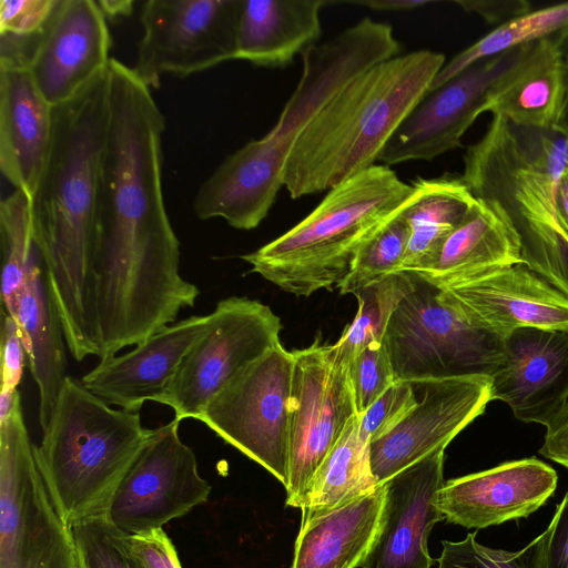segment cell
Returning <instances> with one entry per match:
<instances>
[{"label":"cell","mask_w":568,"mask_h":568,"mask_svg":"<svg viewBox=\"0 0 568 568\" xmlns=\"http://www.w3.org/2000/svg\"><path fill=\"white\" fill-rule=\"evenodd\" d=\"M108 116L109 68L71 100L53 106L49 155L31 196L48 292L77 362L95 356L88 295Z\"/></svg>","instance_id":"2"},{"label":"cell","mask_w":568,"mask_h":568,"mask_svg":"<svg viewBox=\"0 0 568 568\" xmlns=\"http://www.w3.org/2000/svg\"><path fill=\"white\" fill-rule=\"evenodd\" d=\"M60 0H1L0 36L34 39L41 36Z\"/></svg>","instance_id":"39"},{"label":"cell","mask_w":568,"mask_h":568,"mask_svg":"<svg viewBox=\"0 0 568 568\" xmlns=\"http://www.w3.org/2000/svg\"><path fill=\"white\" fill-rule=\"evenodd\" d=\"M0 237L2 253L1 302L10 314L30 264L38 254L31 196L14 190L0 203Z\"/></svg>","instance_id":"33"},{"label":"cell","mask_w":568,"mask_h":568,"mask_svg":"<svg viewBox=\"0 0 568 568\" xmlns=\"http://www.w3.org/2000/svg\"><path fill=\"white\" fill-rule=\"evenodd\" d=\"M164 129L151 89L112 58L88 295L92 336L112 351L175 323L200 294L180 274V242L164 205Z\"/></svg>","instance_id":"1"},{"label":"cell","mask_w":568,"mask_h":568,"mask_svg":"<svg viewBox=\"0 0 568 568\" xmlns=\"http://www.w3.org/2000/svg\"><path fill=\"white\" fill-rule=\"evenodd\" d=\"M539 453L568 469V403L546 426L545 439Z\"/></svg>","instance_id":"44"},{"label":"cell","mask_w":568,"mask_h":568,"mask_svg":"<svg viewBox=\"0 0 568 568\" xmlns=\"http://www.w3.org/2000/svg\"><path fill=\"white\" fill-rule=\"evenodd\" d=\"M294 356L281 344L236 374L199 422L284 486L290 459Z\"/></svg>","instance_id":"10"},{"label":"cell","mask_w":568,"mask_h":568,"mask_svg":"<svg viewBox=\"0 0 568 568\" xmlns=\"http://www.w3.org/2000/svg\"><path fill=\"white\" fill-rule=\"evenodd\" d=\"M557 480L538 458L510 460L444 483L436 501L447 521L486 528L528 517L554 494Z\"/></svg>","instance_id":"21"},{"label":"cell","mask_w":568,"mask_h":568,"mask_svg":"<svg viewBox=\"0 0 568 568\" xmlns=\"http://www.w3.org/2000/svg\"><path fill=\"white\" fill-rule=\"evenodd\" d=\"M444 452L438 449L386 483L382 516L361 568H430L427 547L434 525L445 516L437 506Z\"/></svg>","instance_id":"19"},{"label":"cell","mask_w":568,"mask_h":568,"mask_svg":"<svg viewBox=\"0 0 568 568\" xmlns=\"http://www.w3.org/2000/svg\"><path fill=\"white\" fill-rule=\"evenodd\" d=\"M456 4L466 12H474L489 23L500 24L529 12L530 4L525 0H458Z\"/></svg>","instance_id":"43"},{"label":"cell","mask_w":568,"mask_h":568,"mask_svg":"<svg viewBox=\"0 0 568 568\" xmlns=\"http://www.w3.org/2000/svg\"><path fill=\"white\" fill-rule=\"evenodd\" d=\"M42 432L33 445L36 463L70 528L106 518L119 485L153 434L139 413L115 409L69 375Z\"/></svg>","instance_id":"6"},{"label":"cell","mask_w":568,"mask_h":568,"mask_svg":"<svg viewBox=\"0 0 568 568\" xmlns=\"http://www.w3.org/2000/svg\"><path fill=\"white\" fill-rule=\"evenodd\" d=\"M520 263L521 248L515 229L495 203L476 199L434 262L415 273L438 286Z\"/></svg>","instance_id":"27"},{"label":"cell","mask_w":568,"mask_h":568,"mask_svg":"<svg viewBox=\"0 0 568 568\" xmlns=\"http://www.w3.org/2000/svg\"><path fill=\"white\" fill-rule=\"evenodd\" d=\"M402 205L361 246L349 273L337 286L342 294H354L387 275L403 272L410 231Z\"/></svg>","instance_id":"34"},{"label":"cell","mask_w":568,"mask_h":568,"mask_svg":"<svg viewBox=\"0 0 568 568\" xmlns=\"http://www.w3.org/2000/svg\"><path fill=\"white\" fill-rule=\"evenodd\" d=\"M349 381L356 412L362 415L396 382L383 343L368 346L354 357Z\"/></svg>","instance_id":"37"},{"label":"cell","mask_w":568,"mask_h":568,"mask_svg":"<svg viewBox=\"0 0 568 568\" xmlns=\"http://www.w3.org/2000/svg\"><path fill=\"white\" fill-rule=\"evenodd\" d=\"M349 4L367 7L377 11H407L432 4L429 0H353Z\"/></svg>","instance_id":"45"},{"label":"cell","mask_w":568,"mask_h":568,"mask_svg":"<svg viewBox=\"0 0 568 568\" xmlns=\"http://www.w3.org/2000/svg\"><path fill=\"white\" fill-rule=\"evenodd\" d=\"M412 383L396 381L359 418L362 434L372 442L388 434L417 405Z\"/></svg>","instance_id":"38"},{"label":"cell","mask_w":568,"mask_h":568,"mask_svg":"<svg viewBox=\"0 0 568 568\" xmlns=\"http://www.w3.org/2000/svg\"><path fill=\"white\" fill-rule=\"evenodd\" d=\"M324 0H241L236 57L256 67L283 68L317 44Z\"/></svg>","instance_id":"25"},{"label":"cell","mask_w":568,"mask_h":568,"mask_svg":"<svg viewBox=\"0 0 568 568\" xmlns=\"http://www.w3.org/2000/svg\"><path fill=\"white\" fill-rule=\"evenodd\" d=\"M412 192L389 166L374 164L331 189L290 231L241 258L251 272L295 295L337 287L364 242Z\"/></svg>","instance_id":"7"},{"label":"cell","mask_w":568,"mask_h":568,"mask_svg":"<svg viewBox=\"0 0 568 568\" xmlns=\"http://www.w3.org/2000/svg\"><path fill=\"white\" fill-rule=\"evenodd\" d=\"M19 326L27 362L38 386L43 428L67 375L65 338L48 292L40 252L32 260L10 314Z\"/></svg>","instance_id":"26"},{"label":"cell","mask_w":568,"mask_h":568,"mask_svg":"<svg viewBox=\"0 0 568 568\" xmlns=\"http://www.w3.org/2000/svg\"><path fill=\"white\" fill-rule=\"evenodd\" d=\"M290 459L286 505L301 508L318 467L357 415L349 364L333 345L315 341L292 352Z\"/></svg>","instance_id":"12"},{"label":"cell","mask_w":568,"mask_h":568,"mask_svg":"<svg viewBox=\"0 0 568 568\" xmlns=\"http://www.w3.org/2000/svg\"><path fill=\"white\" fill-rule=\"evenodd\" d=\"M438 568H537V541L517 551L493 549L476 541V532L462 541H443Z\"/></svg>","instance_id":"36"},{"label":"cell","mask_w":568,"mask_h":568,"mask_svg":"<svg viewBox=\"0 0 568 568\" xmlns=\"http://www.w3.org/2000/svg\"><path fill=\"white\" fill-rule=\"evenodd\" d=\"M386 22L364 18L302 53V75L273 129L229 155L199 187L193 209L200 220L223 219L237 230L255 229L284 186V169L302 132L354 78L398 55Z\"/></svg>","instance_id":"3"},{"label":"cell","mask_w":568,"mask_h":568,"mask_svg":"<svg viewBox=\"0 0 568 568\" xmlns=\"http://www.w3.org/2000/svg\"><path fill=\"white\" fill-rule=\"evenodd\" d=\"M437 287L442 303L501 339L519 328L568 332V297L523 263Z\"/></svg>","instance_id":"17"},{"label":"cell","mask_w":568,"mask_h":568,"mask_svg":"<svg viewBox=\"0 0 568 568\" xmlns=\"http://www.w3.org/2000/svg\"><path fill=\"white\" fill-rule=\"evenodd\" d=\"M536 541L537 568H568V493Z\"/></svg>","instance_id":"40"},{"label":"cell","mask_w":568,"mask_h":568,"mask_svg":"<svg viewBox=\"0 0 568 568\" xmlns=\"http://www.w3.org/2000/svg\"><path fill=\"white\" fill-rule=\"evenodd\" d=\"M418 403L388 434L371 443L378 485L446 446L491 402L485 375L412 383Z\"/></svg>","instance_id":"16"},{"label":"cell","mask_w":568,"mask_h":568,"mask_svg":"<svg viewBox=\"0 0 568 568\" xmlns=\"http://www.w3.org/2000/svg\"><path fill=\"white\" fill-rule=\"evenodd\" d=\"M180 423L173 418L153 429L114 494L106 519L128 535L162 528L209 499L212 487L181 440Z\"/></svg>","instance_id":"14"},{"label":"cell","mask_w":568,"mask_h":568,"mask_svg":"<svg viewBox=\"0 0 568 568\" xmlns=\"http://www.w3.org/2000/svg\"><path fill=\"white\" fill-rule=\"evenodd\" d=\"M568 163V134L493 119L464 156L463 182L495 203L515 229L521 262L568 297V235L556 212L557 186Z\"/></svg>","instance_id":"5"},{"label":"cell","mask_w":568,"mask_h":568,"mask_svg":"<svg viewBox=\"0 0 568 568\" xmlns=\"http://www.w3.org/2000/svg\"><path fill=\"white\" fill-rule=\"evenodd\" d=\"M556 212L558 221L568 235V163L561 173L556 192Z\"/></svg>","instance_id":"46"},{"label":"cell","mask_w":568,"mask_h":568,"mask_svg":"<svg viewBox=\"0 0 568 568\" xmlns=\"http://www.w3.org/2000/svg\"><path fill=\"white\" fill-rule=\"evenodd\" d=\"M566 64L568 68V61H566ZM557 128L568 134V97H567V102L565 105L562 116H561L560 122Z\"/></svg>","instance_id":"48"},{"label":"cell","mask_w":568,"mask_h":568,"mask_svg":"<svg viewBox=\"0 0 568 568\" xmlns=\"http://www.w3.org/2000/svg\"><path fill=\"white\" fill-rule=\"evenodd\" d=\"M281 329L280 317L267 305L237 296L221 300L155 403L171 407L180 422L199 420L236 374L281 344Z\"/></svg>","instance_id":"11"},{"label":"cell","mask_w":568,"mask_h":568,"mask_svg":"<svg viewBox=\"0 0 568 568\" xmlns=\"http://www.w3.org/2000/svg\"><path fill=\"white\" fill-rule=\"evenodd\" d=\"M531 44L480 60L427 91L399 124L377 161L387 166L432 161L459 148L466 130L486 112L495 88Z\"/></svg>","instance_id":"15"},{"label":"cell","mask_w":568,"mask_h":568,"mask_svg":"<svg viewBox=\"0 0 568 568\" xmlns=\"http://www.w3.org/2000/svg\"><path fill=\"white\" fill-rule=\"evenodd\" d=\"M409 273L413 288L392 314L383 338L395 379L490 377L503 361V339L469 325L440 302L434 283Z\"/></svg>","instance_id":"8"},{"label":"cell","mask_w":568,"mask_h":568,"mask_svg":"<svg viewBox=\"0 0 568 568\" xmlns=\"http://www.w3.org/2000/svg\"><path fill=\"white\" fill-rule=\"evenodd\" d=\"M412 185L413 192L402 205L410 231L403 272H422L467 216L476 197L462 178H419Z\"/></svg>","instance_id":"29"},{"label":"cell","mask_w":568,"mask_h":568,"mask_svg":"<svg viewBox=\"0 0 568 568\" xmlns=\"http://www.w3.org/2000/svg\"><path fill=\"white\" fill-rule=\"evenodd\" d=\"M52 131L53 106L37 89L28 68L0 64V169L14 190L34 193Z\"/></svg>","instance_id":"23"},{"label":"cell","mask_w":568,"mask_h":568,"mask_svg":"<svg viewBox=\"0 0 568 568\" xmlns=\"http://www.w3.org/2000/svg\"><path fill=\"white\" fill-rule=\"evenodd\" d=\"M0 568H80L72 528L38 469L21 398L0 422Z\"/></svg>","instance_id":"9"},{"label":"cell","mask_w":568,"mask_h":568,"mask_svg":"<svg viewBox=\"0 0 568 568\" xmlns=\"http://www.w3.org/2000/svg\"><path fill=\"white\" fill-rule=\"evenodd\" d=\"M26 352L19 326L8 314L2 316L1 326V389L16 390L21 381Z\"/></svg>","instance_id":"42"},{"label":"cell","mask_w":568,"mask_h":568,"mask_svg":"<svg viewBox=\"0 0 568 568\" xmlns=\"http://www.w3.org/2000/svg\"><path fill=\"white\" fill-rule=\"evenodd\" d=\"M241 0H149L132 70L150 89L165 74L189 77L235 60Z\"/></svg>","instance_id":"13"},{"label":"cell","mask_w":568,"mask_h":568,"mask_svg":"<svg viewBox=\"0 0 568 568\" xmlns=\"http://www.w3.org/2000/svg\"><path fill=\"white\" fill-rule=\"evenodd\" d=\"M566 31H568V2L530 10L499 24L488 34L456 54L438 71L430 83L429 90L438 88L480 60Z\"/></svg>","instance_id":"31"},{"label":"cell","mask_w":568,"mask_h":568,"mask_svg":"<svg viewBox=\"0 0 568 568\" xmlns=\"http://www.w3.org/2000/svg\"><path fill=\"white\" fill-rule=\"evenodd\" d=\"M385 497L373 493L301 525L291 568L361 567L376 536Z\"/></svg>","instance_id":"28"},{"label":"cell","mask_w":568,"mask_h":568,"mask_svg":"<svg viewBox=\"0 0 568 568\" xmlns=\"http://www.w3.org/2000/svg\"><path fill=\"white\" fill-rule=\"evenodd\" d=\"M97 2L106 20L126 17L133 8V2L129 0H100Z\"/></svg>","instance_id":"47"},{"label":"cell","mask_w":568,"mask_h":568,"mask_svg":"<svg viewBox=\"0 0 568 568\" xmlns=\"http://www.w3.org/2000/svg\"><path fill=\"white\" fill-rule=\"evenodd\" d=\"M444 64L443 53L418 50L376 63L347 83L288 155L284 187L291 197L329 191L374 165Z\"/></svg>","instance_id":"4"},{"label":"cell","mask_w":568,"mask_h":568,"mask_svg":"<svg viewBox=\"0 0 568 568\" xmlns=\"http://www.w3.org/2000/svg\"><path fill=\"white\" fill-rule=\"evenodd\" d=\"M491 400L524 423L547 426L568 403V332L519 328L503 339Z\"/></svg>","instance_id":"20"},{"label":"cell","mask_w":568,"mask_h":568,"mask_svg":"<svg viewBox=\"0 0 568 568\" xmlns=\"http://www.w3.org/2000/svg\"><path fill=\"white\" fill-rule=\"evenodd\" d=\"M412 288L410 273L398 272L356 291L358 310L333 345L337 355L351 364L366 347L382 344L392 314Z\"/></svg>","instance_id":"32"},{"label":"cell","mask_w":568,"mask_h":568,"mask_svg":"<svg viewBox=\"0 0 568 568\" xmlns=\"http://www.w3.org/2000/svg\"><path fill=\"white\" fill-rule=\"evenodd\" d=\"M111 36L94 0H60L28 63L44 100L57 106L105 73Z\"/></svg>","instance_id":"18"},{"label":"cell","mask_w":568,"mask_h":568,"mask_svg":"<svg viewBox=\"0 0 568 568\" xmlns=\"http://www.w3.org/2000/svg\"><path fill=\"white\" fill-rule=\"evenodd\" d=\"M207 315H193L155 332L130 352L102 359L81 383L110 405L139 413L170 386L192 345L204 333Z\"/></svg>","instance_id":"22"},{"label":"cell","mask_w":568,"mask_h":568,"mask_svg":"<svg viewBox=\"0 0 568 568\" xmlns=\"http://www.w3.org/2000/svg\"><path fill=\"white\" fill-rule=\"evenodd\" d=\"M129 545L143 568H182L178 550L163 528L128 535Z\"/></svg>","instance_id":"41"},{"label":"cell","mask_w":568,"mask_h":568,"mask_svg":"<svg viewBox=\"0 0 568 568\" xmlns=\"http://www.w3.org/2000/svg\"><path fill=\"white\" fill-rule=\"evenodd\" d=\"M378 486L371 465V440L362 434L357 414L314 475L301 507V525L362 498Z\"/></svg>","instance_id":"30"},{"label":"cell","mask_w":568,"mask_h":568,"mask_svg":"<svg viewBox=\"0 0 568 568\" xmlns=\"http://www.w3.org/2000/svg\"><path fill=\"white\" fill-rule=\"evenodd\" d=\"M72 531L80 568H143L130 548L128 534L106 518L82 523Z\"/></svg>","instance_id":"35"},{"label":"cell","mask_w":568,"mask_h":568,"mask_svg":"<svg viewBox=\"0 0 568 568\" xmlns=\"http://www.w3.org/2000/svg\"><path fill=\"white\" fill-rule=\"evenodd\" d=\"M557 36L529 47L493 91L486 112L518 126H558L568 97V68Z\"/></svg>","instance_id":"24"}]
</instances>
